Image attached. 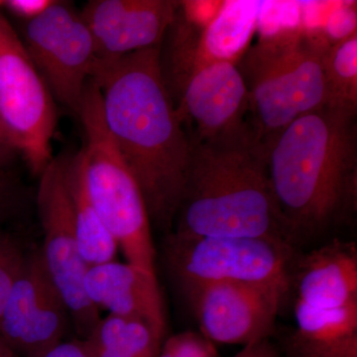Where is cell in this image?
<instances>
[{
    "mask_svg": "<svg viewBox=\"0 0 357 357\" xmlns=\"http://www.w3.org/2000/svg\"><path fill=\"white\" fill-rule=\"evenodd\" d=\"M91 79L119 153L139 185L152 227L170 234L191 143L167 84L160 47L96 61Z\"/></svg>",
    "mask_w": 357,
    "mask_h": 357,
    "instance_id": "obj_1",
    "label": "cell"
},
{
    "mask_svg": "<svg viewBox=\"0 0 357 357\" xmlns=\"http://www.w3.org/2000/svg\"><path fill=\"white\" fill-rule=\"evenodd\" d=\"M356 115L325 105L296 119L267 147L270 184L296 248L356 213Z\"/></svg>",
    "mask_w": 357,
    "mask_h": 357,
    "instance_id": "obj_2",
    "label": "cell"
},
{
    "mask_svg": "<svg viewBox=\"0 0 357 357\" xmlns=\"http://www.w3.org/2000/svg\"><path fill=\"white\" fill-rule=\"evenodd\" d=\"M190 143L189 166L172 234L262 238L297 249L275 201L266 149L255 140L248 123Z\"/></svg>",
    "mask_w": 357,
    "mask_h": 357,
    "instance_id": "obj_3",
    "label": "cell"
},
{
    "mask_svg": "<svg viewBox=\"0 0 357 357\" xmlns=\"http://www.w3.org/2000/svg\"><path fill=\"white\" fill-rule=\"evenodd\" d=\"M328 47L302 26L262 37L237 63L248 91L249 128L265 149L296 119L326 105Z\"/></svg>",
    "mask_w": 357,
    "mask_h": 357,
    "instance_id": "obj_4",
    "label": "cell"
},
{
    "mask_svg": "<svg viewBox=\"0 0 357 357\" xmlns=\"http://www.w3.org/2000/svg\"><path fill=\"white\" fill-rule=\"evenodd\" d=\"M77 119L79 150L89 199L128 263L156 274L152 225L139 185L115 145L103 117L102 96L93 79L84 89Z\"/></svg>",
    "mask_w": 357,
    "mask_h": 357,
    "instance_id": "obj_5",
    "label": "cell"
},
{
    "mask_svg": "<svg viewBox=\"0 0 357 357\" xmlns=\"http://www.w3.org/2000/svg\"><path fill=\"white\" fill-rule=\"evenodd\" d=\"M297 249L249 237H182L166 234L164 261L180 289L232 282L290 292Z\"/></svg>",
    "mask_w": 357,
    "mask_h": 357,
    "instance_id": "obj_6",
    "label": "cell"
},
{
    "mask_svg": "<svg viewBox=\"0 0 357 357\" xmlns=\"http://www.w3.org/2000/svg\"><path fill=\"white\" fill-rule=\"evenodd\" d=\"M0 119L33 175L52 160L55 100L10 23L0 14Z\"/></svg>",
    "mask_w": 357,
    "mask_h": 357,
    "instance_id": "obj_7",
    "label": "cell"
},
{
    "mask_svg": "<svg viewBox=\"0 0 357 357\" xmlns=\"http://www.w3.org/2000/svg\"><path fill=\"white\" fill-rule=\"evenodd\" d=\"M69 157H54L39 176L36 204L43 231L40 252L49 276L67 306L77 338L84 340L102 316L84 292V278L89 266L82 257L75 227L68 182Z\"/></svg>",
    "mask_w": 357,
    "mask_h": 357,
    "instance_id": "obj_8",
    "label": "cell"
},
{
    "mask_svg": "<svg viewBox=\"0 0 357 357\" xmlns=\"http://www.w3.org/2000/svg\"><path fill=\"white\" fill-rule=\"evenodd\" d=\"M21 40L54 100L77 117L98 61L81 13L54 0L43 13L26 21Z\"/></svg>",
    "mask_w": 357,
    "mask_h": 357,
    "instance_id": "obj_9",
    "label": "cell"
},
{
    "mask_svg": "<svg viewBox=\"0 0 357 357\" xmlns=\"http://www.w3.org/2000/svg\"><path fill=\"white\" fill-rule=\"evenodd\" d=\"M199 331L213 344L243 347L269 340L287 293L274 287L217 282L181 289Z\"/></svg>",
    "mask_w": 357,
    "mask_h": 357,
    "instance_id": "obj_10",
    "label": "cell"
},
{
    "mask_svg": "<svg viewBox=\"0 0 357 357\" xmlns=\"http://www.w3.org/2000/svg\"><path fill=\"white\" fill-rule=\"evenodd\" d=\"M70 314L42 260L27 252L0 314V337L16 354L34 357L64 340Z\"/></svg>",
    "mask_w": 357,
    "mask_h": 357,
    "instance_id": "obj_11",
    "label": "cell"
},
{
    "mask_svg": "<svg viewBox=\"0 0 357 357\" xmlns=\"http://www.w3.org/2000/svg\"><path fill=\"white\" fill-rule=\"evenodd\" d=\"M178 11V2L171 0H91L79 13L93 38L96 60L112 62L160 47Z\"/></svg>",
    "mask_w": 357,
    "mask_h": 357,
    "instance_id": "obj_12",
    "label": "cell"
},
{
    "mask_svg": "<svg viewBox=\"0 0 357 357\" xmlns=\"http://www.w3.org/2000/svg\"><path fill=\"white\" fill-rule=\"evenodd\" d=\"M176 105L190 140H206L248 123L249 96L241 70L232 63H215L192 72L181 84Z\"/></svg>",
    "mask_w": 357,
    "mask_h": 357,
    "instance_id": "obj_13",
    "label": "cell"
},
{
    "mask_svg": "<svg viewBox=\"0 0 357 357\" xmlns=\"http://www.w3.org/2000/svg\"><path fill=\"white\" fill-rule=\"evenodd\" d=\"M84 289L98 311L105 310L112 316L141 321L165 340V306L156 274L112 260L89 266Z\"/></svg>",
    "mask_w": 357,
    "mask_h": 357,
    "instance_id": "obj_14",
    "label": "cell"
},
{
    "mask_svg": "<svg viewBox=\"0 0 357 357\" xmlns=\"http://www.w3.org/2000/svg\"><path fill=\"white\" fill-rule=\"evenodd\" d=\"M290 290L296 301L314 309L333 311L357 304V248L335 238L306 255H296Z\"/></svg>",
    "mask_w": 357,
    "mask_h": 357,
    "instance_id": "obj_15",
    "label": "cell"
},
{
    "mask_svg": "<svg viewBox=\"0 0 357 357\" xmlns=\"http://www.w3.org/2000/svg\"><path fill=\"white\" fill-rule=\"evenodd\" d=\"M262 1L231 0L223 2L204 23L195 45L187 50L182 81L194 70L215 63L239 62L250 47L257 30Z\"/></svg>",
    "mask_w": 357,
    "mask_h": 357,
    "instance_id": "obj_16",
    "label": "cell"
},
{
    "mask_svg": "<svg viewBox=\"0 0 357 357\" xmlns=\"http://www.w3.org/2000/svg\"><path fill=\"white\" fill-rule=\"evenodd\" d=\"M296 328L286 337L287 357H357V304L325 311L295 301Z\"/></svg>",
    "mask_w": 357,
    "mask_h": 357,
    "instance_id": "obj_17",
    "label": "cell"
},
{
    "mask_svg": "<svg viewBox=\"0 0 357 357\" xmlns=\"http://www.w3.org/2000/svg\"><path fill=\"white\" fill-rule=\"evenodd\" d=\"M68 182L82 257L88 266L112 261L119 246L96 213L86 189L79 152L69 157Z\"/></svg>",
    "mask_w": 357,
    "mask_h": 357,
    "instance_id": "obj_18",
    "label": "cell"
},
{
    "mask_svg": "<svg viewBox=\"0 0 357 357\" xmlns=\"http://www.w3.org/2000/svg\"><path fill=\"white\" fill-rule=\"evenodd\" d=\"M81 340L91 357H157L164 338L141 321L107 314Z\"/></svg>",
    "mask_w": 357,
    "mask_h": 357,
    "instance_id": "obj_19",
    "label": "cell"
},
{
    "mask_svg": "<svg viewBox=\"0 0 357 357\" xmlns=\"http://www.w3.org/2000/svg\"><path fill=\"white\" fill-rule=\"evenodd\" d=\"M326 105L357 114V33L324 52Z\"/></svg>",
    "mask_w": 357,
    "mask_h": 357,
    "instance_id": "obj_20",
    "label": "cell"
},
{
    "mask_svg": "<svg viewBox=\"0 0 357 357\" xmlns=\"http://www.w3.org/2000/svg\"><path fill=\"white\" fill-rule=\"evenodd\" d=\"M27 252L17 237L0 222V314L16 279L20 276Z\"/></svg>",
    "mask_w": 357,
    "mask_h": 357,
    "instance_id": "obj_21",
    "label": "cell"
},
{
    "mask_svg": "<svg viewBox=\"0 0 357 357\" xmlns=\"http://www.w3.org/2000/svg\"><path fill=\"white\" fill-rule=\"evenodd\" d=\"M157 357H220L215 344L201 333L184 332L165 338Z\"/></svg>",
    "mask_w": 357,
    "mask_h": 357,
    "instance_id": "obj_22",
    "label": "cell"
},
{
    "mask_svg": "<svg viewBox=\"0 0 357 357\" xmlns=\"http://www.w3.org/2000/svg\"><path fill=\"white\" fill-rule=\"evenodd\" d=\"M325 28L328 38L333 39V44L356 32V13L352 6H340V9L333 11L326 20Z\"/></svg>",
    "mask_w": 357,
    "mask_h": 357,
    "instance_id": "obj_23",
    "label": "cell"
},
{
    "mask_svg": "<svg viewBox=\"0 0 357 357\" xmlns=\"http://www.w3.org/2000/svg\"><path fill=\"white\" fill-rule=\"evenodd\" d=\"M54 0H8L3 6L10 13L25 21L33 20L44 13Z\"/></svg>",
    "mask_w": 357,
    "mask_h": 357,
    "instance_id": "obj_24",
    "label": "cell"
},
{
    "mask_svg": "<svg viewBox=\"0 0 357 357\" xmlns=\"http://www.w3.org/2000/svg\"><path fill=\"white\" fill-rule=\"evenodd\" d=\"M34 357H91L81 340L58 342Z\"/></svg>",
    "mask_w": 357,
    "mask_h": 357,
    "instance_id": "obj_25",
    "label": "cell"
},
{
    "mask_svg": "<svg viewBox=\"0 0 357 357\" xmlns=\"http://www.w3.org/2000/svg\"><path fill=\"white\" fill-rule=\"evenodd\" d=\"M17 154V150L14 147L10 136L0 119V175L6 174L7 167L10 165L14 157Z\"/></svg>",
    "mask_w": 357,
    "mask_h": 357,
    "instance_id": "obj_26",
    "label": "cell"
},
{
    "mask_svg": "<svg viewBox=\"0 0 357 357\" xmlns=\"http://www.w3.org/2000/svg\"><path fill=\"white\" fill-rule=\"evenodd\" d=\"M231 357H282V354L269 338L246 345L236 356Z\"/></svg>",
    "mask_w": 357,
    "mask_h": 357,
    "instance_id": "obj_27",
    "label": "cell"
},
{
    "mask_svg": "<svg viewBox=\"0 0 357 357\" xmlns=\"http://www.w3.org/2000/svg\"><path fill=\"white\" fill-rule=\"evenodd\" d=\"M13 185L6 174L0 175V222H2L7 213L10 211L13 203Z\"/></svg>",
    "mask_w": 357,
    "mask_h": 357,
    "instance_id": "obj_28",
    "label": "cell"
},
{
    "mask_svg": "<svg viewBox=\"0 0 357 357\" xmlns=\"http://www.w3.org/2000/svg\"><path fill=\"white\" fill-rule=\"evenodd\" d=\"M0 357H17V354L1 337H0Z\"/></svg>",
    "mask_w": 357,
    "mask_h": 357,
    "instance_id": "obj_29",
    "label": "cell"
}]
</instances>
